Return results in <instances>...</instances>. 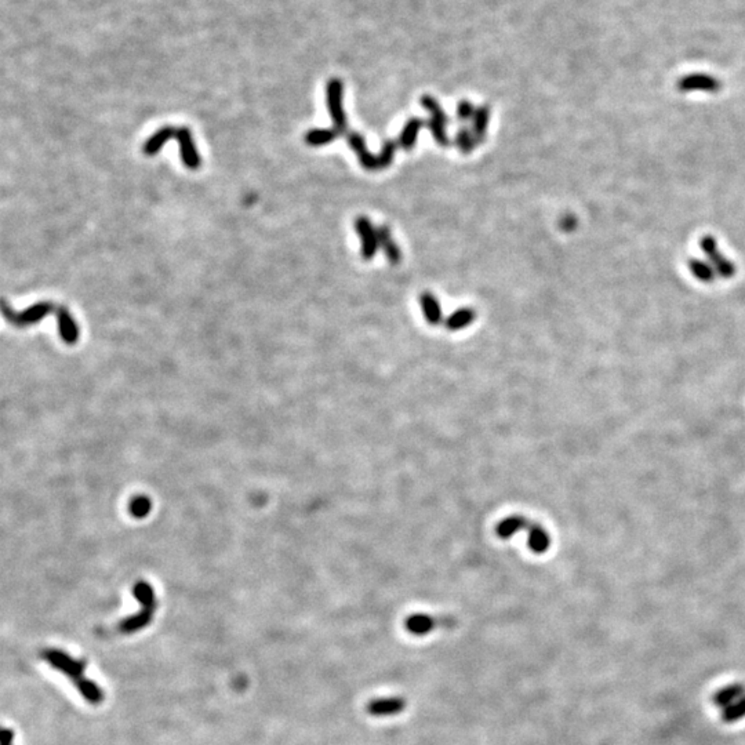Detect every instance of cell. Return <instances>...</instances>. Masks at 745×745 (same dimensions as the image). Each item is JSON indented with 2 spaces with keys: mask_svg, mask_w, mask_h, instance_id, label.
Wrapping results in <instances>:
<instances>
[{
  "mask_svg": "<svg viewBox=\"0 0 745 745\" xmlns=\"http://www.w3.org/2000/svg\"><path fill=\"white\" fill-rule=\"evenodd\" d=\"M418 301H420L425 320L432 326H439L444 322V312H442L438 298L430 292H424L421 293Z\"/></svg>",
  "mask_w": 745,
  "mask_h": 745,
  "instance_id": "8fae6325",
  "label": "cell"
},
{
  "mask_svg": "<svg viewBox=\"0 0 745 745\" xmlns=\"http://www.w3.org/2000/svg\"><path fill=\"white\" fill-rule=\"evenodd\" d=\"M745 695V688L743 685H729L721 690H718L715 695H714V702L715 705L718 707H729L730 704L736 702L737 700H740L742 697Z\"/></svg>",
  "mask_w": 745,
  "mask_h": 745,
  "instance_id": "44dd1931",
  "label": "cell"
},
{
  "mask_svg": "<svg viewBox=\"0 0 745 745\" xmlns=\"http://www.w3.org/2000/svg\"><path fill=\"white\" fill-rule=\"evenodd\" d=\"M490 122V108L489 105H481L476 108L475 115L472 118V133L475 136V140L479 144L485 143L488 137V129Z\"/></svg>",
  "mask_w": 745,
  "mask_h": 745,
  "instance_id": "e0dca14e",
  "label": "cell"
},
{
  "mask_svg": "<svg viewBox=\"0 0 745 745\" xmlns=\"http://www.w3.org/2000/svg\"><path fill=\"white\" fill-rule=\"evenodd\" d=\"M55 316L58 320V332H59L61 340L69 346L76 344L79 340V329L73 318L71 316L69 311L62 305H57Z\"/></svg>",
  "mask_w": 745,
  "mask_h": 745,
  "instance_id": "30bf717a",
  "label": "cell"
},
{
  "mask_svg": "<svg viewBox=\"0 0 745 745\" xmlns=\"http://www.w3.org/2000/svg\"><path fill=\"white\" fill-rule=\"evenodd\" d=\"M743 718H745V695L740 700H737L736 702L730 704L729 707H726L722 714V719L726 723H733Z\"/></svg>",
  "mask_w": 745,
  "mask_h": 745,
  "instance_id": "d4e9b609",
  "label": "cell"
},
{
  "mask_svg": "<svg viewBox=\"0 0 745 745\" xmlns=\"http://www.w3.org/2000/svg\"><path fill=\"white\" fill-rule=\"evenodd\" d=\"M454 144L457 146V148L460 149V152L464 153V155L471 153L478 146V143L475 140V136L472 133V129H468L465 126L460 127L458 132L455 133Z\"/></svg>",
  "mask_w": 745,
  "mask_h": 745,
  "instance_id": "7402d4cb",
  "label": "cell"
},
{
  "mask_svg": "<svg viewBox=\"0 0 745 745\" xmlns=\"http://www.w3.org/2000/svg\"><path fill=\"white\" fill-rule=\"evenodd\" d=\"M340 133L332 127V129H313L309 130L305 134V143L311 147H323L337 140Z\"/></svg>",
  "mask_w": 745,
  "mask_h": 745,
  "instance_id": "ffe728a7",
  "label": "cell"
},
{
  "mask_svg": "<svg viewBox=\"0 0 745 745\" xmlns=\"http://www.w3.org/2000/svg\"><path fill=\"white\" fill-rule=\"evenodd\" d=\"M176 133H177V127H174V126H163L156 133H153L148 140L146 141V144L143 146V152L146 155H148V156L156 155L160 149L163 148V146L167 141H170L171 139H176Z\"/></svg>",
  "mask_w": 745,
  "mask_h": 745,
  "instance_id": "2e32d148",
  "label": "cell"
},
{
  "mask_svg": "<svg viewBox=\"0 0 745 745\" xmlns=\"http://www.w3.org/2000/svg\"><path fill=\"white\" fill-rule=\"evenodd\" d=\"M454 618L451 617H434L430 614H411L404 620V628L414 637H425L439 627L451 628L454 625Z\"/></svg>",
  "mask_w": 745,
  "mask_h": 745,
  "instance_id": "8992f818",
  "label": "cell"
},
{
  "mask_svg": "<svg viewBox=\"0 0 745 745\" xmlns=\"http://www.w3.org/2000/svg\"><path fill=\"white\" fill-rule=\"evenodd\" d=\"M532 520L522 515H512L502 519L496 527L497 536L502 540H508L520 530H527Z\"/></svg>",
  "mask_w": 745,
  "mask_h": 745,
  "instance_id": "7c38bea8",
  "label": "cell"
},
{
  "mask_svg": "<svg viewBox=\"0 0 745 745\" xmlns=\"http://www.w3.org/2000/svg\"><path fill=\"white\" fill-rule=\"evenodd\" d=\"M424 126H427L425 120H423L420 118H410L403 126V130H402V133L399 136L397 144L404 150H411L413 147L416 146V143H417L418 133L421 132V129Z\"/></svg>",
  "mask_w": 745,
  "mask_h": 745,
  "instance_id": "5bb4252c",
  "label": "cell"
},
{
  "mask_svg": "<svg viewBox=\"0 0 745 745\" xmlns=\"http://www.w3.org/2000/svg\"><path fill=\"white\" fill-rule=\"evenodd\" d=\"M326 104L333 120L334 129L340 134H346L348 120L344 111V83L340 79H330L326 87Z\"/></svg>",
  "mask_w": 745,
  "mask_h": 745,
  "instance_id": "5b68a950",
  "label": "cell"
},
{
  "mask_svg": "<svg viewBox=\"0 0 745 745\" xmlns=\"http://www.w3.org/2000/svg\"><path fill=\"white\" fill-rule=\"evenodd\" d=\"M527 546L534 553H546L551 546V537L548 532L540 523L533 520L527 529Z\"/></svg>",
  "mask_w": 745,
  "mask_h": 745,
  "instance_id": "4fadbf2b",
  "label": "cell"
},
{
  "mask_svg": "<svg viewBox=\"0 0 745 745\" xmlns=\"http://www.w3.org/2000/svg\"><path fill=\"white\" fill-rule=\"evenodd\" d=\"M406 708V700L403 697H383L374 698L366 705L369 715L376 718L394 716L403 712Z\"/></svg>",
  "mask_w": 745,
  "mask_h": 745,
  "instance_id": "9c48e42d",
  "label": "cell"
},
{
  "mask_svg": "<svg viewBox=\"0 0 745 745\" xmlns=\"http://www.w3.org/2000/svg\"><path fill=\"white\" fill-rule=\"evenodd\" d=\"M1 745H14V732L11 729H3Z\"/></svg>",
  "mask_w": 745,
  "mask_h": 745,
  "instance_id": "83f0119b",
  "label": "cell"
},
{
  "mask_svg": "<svg viewBox=\"0 0 745 745\" xmlns=\"http://www.w3.org/2000/svg\"><path fill=\"white\" fill-rule=\"evenodd\" d=\"M347 141L348 146L356 153L360 166L369 171H378L381 169L390 167L397 148V143L395 140H387L383 146L380 155L376 156L367 149L364 137L356 132L348 133Z\"/></svg>",
  "mask_w": 745,
  "mask_h": 745,
  "instance_id": "3957f363",
  "label": "cell"
},
{
  "mask_svg": "<svg viewBox=\"0 0 745 745\" xmlns=\"http://www.w3.org/2000/svg\"><path fill=\"white\" fill-rule=\"evenodd\" d=\"M133 594L137 597V600L140 602L141 610L137 614L130 616V617L122 620L118 624L116 632L122 634V635L134 634V632H139L143 628L148 627L150 621L153 620V616H155V611H156V607H157L156 596H155V593H153V590H152V587L149 586L148 583H146V581L137 583L134 586V588H133Z\"/></svg>",
  "mask_w": 745,
  "mask_h": 745,
  "instance_id": "7a4b0ae2",
  "label": "cell"
},
{
  "mask_svg": "<svg viewBox=\"0 0 745 745\" xmlns=\"http://www.w3.org/2000/svg\"><path fill=\"white\" fill-rule=\"evenodd\" d=\"M719 87H721L719 82L709 75H690V76L683 78L679 82V89L682 92H692V90L715 92Z\"/></svg>",
  "mask_w": 745,
  "mask_h": 745,
  "instance_id": "9a60e30c",
  "label": "cell"
},
{
  "mask_svg": "<svg viewBox=\"0 0 745 745\" xmlns=\"http://www.w3.org/2000/svg\"><path fill=\"white\" fill-rule=\"evenodd\" d=\"M176 140L180 144V153H181V160H183L184 166L187 169H190V170H198L200 164H201V160H200V155H199L197 147H195L191 130L188 127H185V126L177 127Z\"/></svg>",
  "mask_w": 745,
  "mask_h": 745,
  "instance_id": "ba28073f",
  "label": "cell"
},
{
  "mask_svg": "<svg viewBox=\"0 0 745 745\" xmlns=\"http://www.w3.org/2000/svg\"><path fill=\"white\" fill-rule=\"evenodd\" d=\"M57 305L50 301H41L34 304L32 306L27 308L22 312H15L6 299L1 302V312L4 318L15 325L17 327H27L29 325H35L41 322L43 318L49 316L50 313H55Z\"/></svg>",
  "mask_w": 745,
  "mask_h": 745,
  "instance_id": "277c9868",
  "label": "cell"
},
{
  "mask_svg": "<svg viewBox=\"0 0 745 745\" xmlns=\"http://www.w3.org/2000/svg\"><path fill=\"white\" fill-rule=\"evenodd\" d=\"M476 319V312L471 308H461L448 315L445 320V327L450 332H458L468 327Z\"/></svg>",
  "mask_w": 745,
  "mask_h": 745,
  "instance_id": "d6986e66",
  "label": "cell"
},
{
  "mask_svg": "<svg viewBox=\"0 0 745 745\" xmlns=\"http://www.w3.org/2000/svg\"><path fill=\"white\" fill-rule=\"evenodd\" d=\"M421 105H423V108H424L425 111L430 112L431 118H434V119H437V120H441V122H444L445 125L448 123V116H447L445 109L442 108V105H441L437 99H434V97H431V96H423V97H421Z\"/></svg>",
  "mask_w": 745,
  "mask_h": 745,
  "instance_id": "cb8c5ba5",
  "label": "cell"
},
{
  "mask_svg": "<svg viewBox=\"0 0 745 745\" xmlns=\"http://www.w3.org/2000/svg\"><path fill=\"white\" fill-rule=\"evenodd\" d=\"M41 657L46 661L51 668L64 674L72 685L76 688L79 695H82L90 705H99L104 701V692L96 682L86 676V661L72 657L71 654L58 650V648H46L41 651Z\"/></svg>",
  "mask_w": 745,
  "mask_h": 745,
  "instance_id": "6da1fadb",
  "label": "cell"
},
{
  "mask_svg": "<svg viewBox=\"0 0 745 745\" xmlns=\"http://www.w3.org/2000/svg\"><path fill=\"white\" fill-rule=\"evenodd\" d=\"M427 127L430 129L434 140L437 141V144H439L441 147H448L450 146V139L447 136L446 125L441 120H437L434 118H430V120L427 122Z\"/></svg>",
  "mask_w": 745,
  "mask_h": 745,
  "instance_id": "603a6c76",
  "label": "cell"
},
{
  "mask_svg": "<svg viewBox=\"0 0 745 745\" xmlns=\"http://www.w3.org/2000/svg\"><path fill=\"white\" fill-rule=\"evenodd\" d=\"M475 111H476V108L474 106L472 102H469L467 99L460 101L458 106H457V119L460 122H462V123L469 122V120H472V118L475 115Z\"/></svg>",
  "mask_w": 745,
  "mask_h": 745,
  "instance_id": "4316f807",
  "label": "cell"
},
{
  "mask_svg": "<svg viewBox=\"0 0 745 745\" xmlns=\"http://www.w3.org/2000/svg\"><path fill=\"white\" fill-rule=\"evenodd\" d=\"M129 511L134 518H146L150 511V499L148 497H134L129 504Z\"/></svg>",
  "mask_w": 745,
  "mask_h": 745,
  "instance_id": "484cf974",
  "label": "cell"
},
{
  "mask_svg": "<svg viewBox=\"0 0 745 745\" xmlns=\"http://www.w3.org/2000/svg\"><path fill=\"white\" fill-rule=\"evenodd\" d=\"M378 239H380V248H383L388 261L392 265H397L402 260V251L392 238L391 229L387 225H383L378 228Z\"/></svg>",
  "mask_w": 745,
  "mask_h": 745,
  "instance_id": "ac0fdd59",
  "label": "cell"
},
{
  "mask_svg": "<svg viewBox=\"0 0 745 745\" xmlns=\"http://www.w3.org/2000/svg\"><path fill=\"white\" fill-rule=\"evenodd\" d=\"M355 229L360 239V254L363 260L370 261L380 248L378 228H376L366 215H360L355 220Z\"/></svg>",
  "mask_w": 745,
  "mask_h": 745,
  "instance_id": "52a82bcc",
  "label": "cell"
}]
</instances>
